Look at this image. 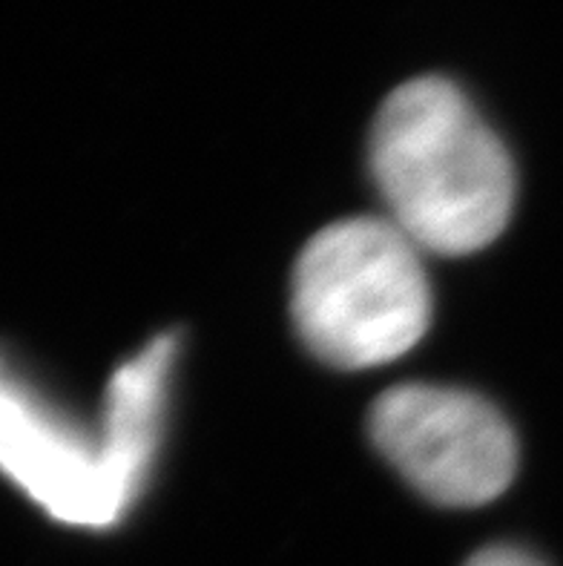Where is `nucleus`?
Wrapping results in <instances>:
<instances>
[{
    "label": "nucleus",
    "instance_id": "nucleus-2",
    "mask_svg": "<svg viewBox=\"0 0 563 566\" xmlns=\"http://www.w3.org/2000/svg\"><path fill=\"white\" fill-rule=\"evenodd\" d=\"M291 311L302 343L322 363L345 371L392 363L431 323L420 248L392 219L329 224L296 259Z\"/></svg>",
    "mask_w": 563,
    "mask_h": 566
},
{
    "label": "nucleus",
    "instance_id": "nucleus-1",
    "mask_svg": "<svg viewBox=\"0 0 563 566\" xmlns=\"http://www.w3.org/2000/svg\"><path fill=\"white\" fill-rule=\"evenodd\" d=\"M368 161L392 222L417 248L466 256L494 242L512 216V158L446 78L406 81L383 101Z\"/></svg>",
    "mask_w": 563,
    "mask_h": 566
},
{
    "label": "nucleus",
    "instance_id": "nucleus-5",
    "mask_svg": "<svg viewBox=\"0 0 563 566\" xmlns=\"http://www.w3.org/2000/svg\"><path fill=\"white\" fill-rule=\"evenodd\" d=\"M466 566H543L541 560L532 558L518 546H489L483 553L471 555Z\"/></svg>",
    "mask_w": 563,
    "mask_h": 566
},
{
    "label": "nucleus",
    "instance_id": "nucleus-4",
    "mask_svg": "<svg viewBox=\"0 0 563 566\" xmlns=\"http://www.w3.org/2000/svg\"><path fill=\"white\" fill-rule=\"evenodd\" d=\"M374 446L428 501L483 506L518 472V440L492 402L460 388L394 386L368 417Z\"/></svg>",
    "mask_w": 563,
    "mask_h": 566
},
{
    "label": "nucleus",
    "instance_id": "nucleus-3",
    "mask_svg": "<svg viewBox=\"0 0 563 566\" xmlns=\"http://www.w3.org/2000/svg\"><path fill=\"white\" fill-rule=\"evenodd\" d=\"M156 440V420L124 402H110L104 431L90 434L0 357V474L61 524H115Z\"/></svg>",
    "mask_w": 563,
    "mask_h": 566
}]
</instances>
